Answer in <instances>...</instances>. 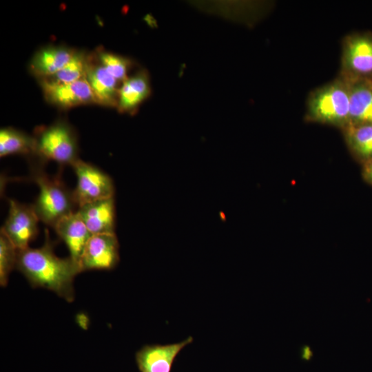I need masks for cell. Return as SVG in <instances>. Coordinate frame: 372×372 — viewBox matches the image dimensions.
I'll return each mask as SVG.
<instances>
[{
  "mask_svg": "<svg viewBox=\"0 0 372 372\" xmlns=\"http://www.w3.org/2000/svg\"><path fill=\"white\" fill-rule=\"evenodd\" d=\"M16 267L32 287L49 289L68 302L74 300L73 281L81 268L70 256L55 255L48 230L41 247L17 250Z\"/></svg>",
  "mask_w": 372,
  "mask_h": 372,
  "instance_id": "1",
  "label": "cell"
},
{
  "mask_svg": "<svg viewBox=\"0 0 372 372\" xmlns=\"http://www.w3.org/2000/svg\"><path fill=\"white\" fill-rule=\"evenodd\" d=\"M43 163L31 167V179L39 188V193L32 207L39 220L54 227L63 218L75 212L78 207L73 193L56 175L50 176L43 171Z\"/></svg>",
  "mask_w": 372,
  "mask_h": 372,
  "instance_id": "2",
  "label": "cell"
},
{
  "mask_svg": "<svg viewBox=\"0 0 372 372\" xmlns=\"http://www.w3.org/2000/svg\"><path fill=\"white\" fill-rule=\"evenodd\" d=\"M349 83L336 80L311 93L307 103L308 118L320 123L343 126L349 124Z\"/></svg>",
  "mask_w": 372,
  "mask_h": 372,
  "instance_id": "3",
  "label": "cell"
},
{
  "mask_svg": "<svg viewBox=\"0 0 372 372\" xmlns=\"http://www.w3.org/2000/svg\"><path fill=\"white\" fill-rule=\"evenodd\" d=\"M34 138V156L41 163L54 161L62 165L72 166L79 159L76 134L65 121H57L41 128Z\"/></svg>",
  "mask_w": 372,
  "mask_h": 372,
  "instance_id": "4",
  "label": "cell"
},
{
  "mask_svg": "<svg viewBox=\"0 0 372 372\" xmlns=\"http://www.w3.org/2000/svg\"><path fill=\"white\" fill-rule=\"evenodd\" d=\"M72 167L77 179L72 193L78 208L93 201L114 197L113 180L101 169L80 158Z\"/></svg>",
  "mask_w": 372,
  "mask_h": 372,
  "instance_id": "5",
  "label": "cell"
},
{
  "mask_svg": "<svg viewBox=\"0 0 372 372\" xmlns=\"http://www.w3.org/2000/svg\"><path fill=\"white\" fill-rule=\"evenodd\" d=\"M372 78V36L356 34L346 38L342 58V77L347 82Z\"/></svg>",
  "mask_w": 372,
  "mask_h": 372,
  "instance_id": "6",
  "label": "cell"
},
{
  "mask_svg": "<svg viewBox=\"0 0 372 372\" xmlns=\"http://www.w3.org/2000/svg\"><path fill=\"white\" fill-rule=\"evenodd\" d=\"M8 201V216L1 231L18 250L27 248L38 234L39 220L32 205H25L10 198Z\"/></svg>",
  "mask_w": 372,
  "mask_h": 372,
  "instance_id": "7",
  "label": "cell"
},
{
  "mask_svg": "<svg viewBox=\"0 0 372 372\" xmlns=\"http://www.w3.org/2000/svg\"><path fill=\"white\" fill-rule=\"evenodd\" d=\"M40 85L46 100L63 109L96 103L85 76L68 83H59L47 79H40Z\"/></svg>",
  "mask_w": 372,
  "mask_h": 372,
  "instance_id": "8",
  "label": "cell"
},
{
  "mask_svg": "<svg viewBox=\"0 0 372 372\" xmlns=\"http://www.w3.org/2000/svg\"><path fill=\"white\" fill-rule=\"evenodd\" d=\"M119 245L115 234L92 235L84 249L80 267L87 270H109L119 261Z\"/></svg>",
  "mask_w": 372,
  "mask_h": 372,
  "instance_id": "9",
  "label": "cell"
},
{
  "mask_svg": "<svg viewBox=\"0 0 372 372\" xmlns=\"http://www.w3.org/2000/svg\"><path fill=\"white\" fill-rule=\"evenodd\" d=\"M193 342L189 336L180 342L167 344L145 345L136 353L141 372H170L175 358L181 350Z\"/></svg>",
  "mask_w": 372,
  "mask_h": 372,
  "instance_id": "10",
  "label": "cell"
},
{
  "mask_svg": "<svg viewBox=\"0 0 372 372\" xmlns=\"http://www.w3.org/2000/svg\"><path fill=\"white\" fill-rule=\"evenodd\" d=\"M76 212L92 235L115 234L114 197L85 204Z\"/></svg>",
  "mask_w": 372,
  "mask_h": 372,
  "instance_id": "11",
  "label": "cell"
},
{
  "mask_svg": "<svg viewBox=\"0 0 372 372\" xmlns=\"http://www.w3.org/2000/svg\"><path fill=\"white\" fill-rule=\"evenodd\" d=\"M54 229L68 247L70 257L80 267L84 249L92 235L76 211L61 219Z\"/></svg>",
  "mask_w": 372,
  "mask_h": 372,
  "instance_id": "12",
  "label": "cell"
},
{
  "mask_svg": "<svg viewBox=\"0 0 372 372\" xmlns=\"http://www.w3.org/2000/svg\"><path fill=\"white\" fill-rule=\"evenodd\" d=\"M85 78L91 87L96 103L107 107H117L118 82L101 64L88 60Z\"/></svg>",
  "mask_w": 372,
  "mask_h": 372,
  "instance_id": "13",
  "label": "cell"
},
{
  "mask_svg": "<svg viewBox=\"0 0 372 372\" xmlns=\"http://www.w3.org/2000/svg\"><path fill=\"white\" fill-rule=\"evenodd\" d=\"M149 78L145 70L128 77L119 87L117 109L122 113H134L150 95Z\"/></svg>",
  "mask_w": 372,
  "mask_h": 372,
  "instance_id": "14",
  "label": "cell"
},
{
  "mask_svg": "<svg viewBox=\"0 0 372 372\" xmlns=\"http://www.w3.org/2000/svg\"><path fill=\"white\" fill-rule=\"evenodd\" d=\"M75 50L65 46L50 45L43 48L33 56L30 71L40 79L54 75L70 60Z\"/></svg>",
  "mask_w": 372,
  "mask_h": 372,
  "instance_id": "15",
  "label": "cell"
},
{
  "mask_svg": "<svg viewBox=\"0 0 372 372\" xmlns=\"http://www.w3.org/2000/svg\"><path fill=\"white\" fill-rule=\"evenodd\" d=\"M347 83L350 93L349 125L372 124L371 82L363 80Z\"/></svg>",
  "mask_w": 372,
  "mask_h": 372,
  "instance_id": "16",
  "label": "cell"
},
{
  "mask_svg": "<svg viewBox=\"0 0 372 372\" xmlns=\"http://www.w3.org/2000/svg\"><path fill=\"white\" fill-rule=\"evenodd\" d=\"M34 136L13 127L1 128L0 131V156L21 154L34 156Z\"/></svg>",
  "mask_w": 372,
  "mask_h": 372,
  "instance_id": "17",
  "label": "cell"
},
{
  "mask_svg": "<svg viewBox=\"0 0 372 372\" xmlns=\"http://www.w3.org/2000/svg\"><path fill=\"white\" fill-rule=\"evenodd\" d=\"M344 130L351 151L364 163L372 159V124L349 125Z\"/></svg>",
  "mask_w": 372,
  "mask_h": 372,
  "instance_id": "18",
  "label": "cell"
},
{
  "mask_svg": "<svg viewBox=\"0 0 372 372\" xmlns=\"http://www.w3.org/2000/svg\"><path fill=\"white\" fill-rule=\"evenodd\" d=\"M89 58L81 51H75L67 64L54 75L45 78L59 83H68L85 76Z\"/></svg>",
  "mask_w": 372,
  "mask_h": 372,
  "instance_id": "19",
  "label": "cell"
},
{
  "mask_svg": "<svg viewBox=\"0 0 372 372\" xmlns=\"http://www.w3.org/2000/svg\"><path fill=\"white\" fill-rule=\"evenodd\" d=\"M17 249L3 233L0 232V284L5 287L8 282L9 275L16 267Z\"/></svg>",
  "mask_w": 372,
  "mask_h": 372,
  "instance_id": "20",
  "label": "cell"
},
{
  "mask_svg": "<svg viewBox=\"0 0 372 372\" xmlns=\"http://www.w3.org/2000/svg\"><path fill=\"white\" fill-rule=\"evenodd\" d=\"M100 63L117 81L123 82L127 77L131 61L124 56L112 52L101 51L98 54Z\"/></svg>",
  "mask_w": 372,
  "mask_h": 372,
  "instance_id": "21",
  "label": "cell"
},
{
  "mask_svg": "<svg viewBox=\"0 0 372 372\" xmlns=\"http://www.w3.org/2000/svg\"><path fill=\"white\" fill-rule=\"evenodd\" d=\"M363 176L366 180L372 184V159L364 163Z\"/></svg>",
  "mask_w": 372,
  "mask_h": 372,
  "instance_id": "22",
  "label": "cell"
},
{
  "mask_svg": "<svg viewBox=\"0 0 372 372\" xmlns=\"http://www.w3.org/2000/svg\"><path fill=\"white\" fill-rule=\"evenodd\" d=\"M312 356L313 353L309 347L306 346L302 349L301 358L303 360H310Z\"/></svg>",
  "mask_w": 372,
  "mask_h": 372,
  "instance_id": "23",
  "label": "cell"
},
{
  "mask_svg": "<svg viewBox=\"0 0 372 372\" xmlns=\"http://www.w3.org/2000/svg\"><path fill=\"white\" fill-rule=\"evenodd\" d=\"M371 83H372V81H371Z\"/></svg>",
  "mask_w": 372,
  "mask_h": 372,
  "instance_id": "24",
  "label": "cell"
}]
</instances>
